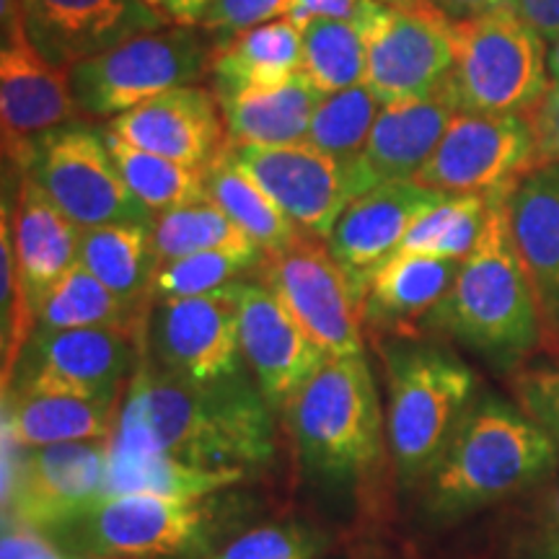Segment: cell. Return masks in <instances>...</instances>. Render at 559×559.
Listing matches in <instances>:
<instances>
[{
    "instance_id": "obj_14",
    "label": "cell",
    "mask_w": 559,
    "mask_h": 559,
    "mask_svg": "<svg viewBox=\"0 0 559 559\" xmlns=\"http://www.w3.org/2000/svg\"><path fill=\"white\" fill-rule=\"evenodd\" d=\"M230 151L283 213L304 234L321 241L330 239L334 223L349 202L370 190L358 164H345L309 143L280 148L243 145Z\"/></svg>"
},
{
    "instance_id": "obj_13",
    "label": "cell",
    "mask_w": 559,
    "mask_h": 559,
    "mask_svg": "<svg viewBox=\"0 0 559 559\" xmlns=\"http://www.w3.org/2000/svg\"><path fill=\"white\" fill-rule=\"evenodd\" d=\"M368 37L366 86L381 104L440 88L456 62L453 24L419 5L376 3L360 19Z\"/></svg>"
},
{
    "instance_id": "obj_40",
    "label": "cell",
    "mask_w": 559,
    "mask_h": 559,
    "mask_svg": "<svg viewBox=\"0 0 559 559\" xmlns=\"http://www.w3.org/2000/svg\"><path fill=\"white\" fill-rule=\"evenodd\" d=\"M296 0H213L198 29L213 39L215 47L226 45L239 34L270 24V21L288 19Z\"/></svg>"
},
{
    "instance_id": "obj_39",
    "label": "cell",
    "mask_w": 559,
    "mask_h": 559,
    "mask_svg": "<svg viewBox=\"0 0 559 559\" xmlns=\"http://www.w3.org/2000/svg\"><path fill=\"white\" fill-rule=\"evenodd\" d=\"M321 536L304 523H262L223 544L207 559H311Z\"/></svg>"
},
{
    "instance_id": "obj_47",
    "label": "cell",
    "mask_w": 559,
    "mask_h": 559,
    "mask_svg": "<svg viewBox=\"0 0 559 559\" xmlns=\"http://www.w3.org/2000/svg\"><path fill=\"white\" fill-rule=\"evenodd\" d=\"M536 515H539V523L547 531V539H559V474L544 485Z\"/></svg>"
},
{
    "instance_id": "obj_48",
    "label": "cell",
    "mask_w": 559,
    "mask_h": 559,
    "mask_svg": "<svg viewBox=\"0 0 559 559\" xmlns=\"http://www.w3.org/2000/svg\"><path fill=\"white\" fill-rule=\"evenodd\" d=\"M523 559H559V539H547L539 549Z\"/></svg>"
},
{
    "instance_id": "obj_38",
    "label": "cell",
    "mask_w": 559,
    "mask_h": 559,
    "mask_svg": "<svg viewBox=\"0 0 559 559\" xmlns=\"http://www.w3.org/2000/svg\"><path fill=\"white\" fill-rule=\"evenodd\" d=\"M262 249H213L166 262L153 277V300L190 298L215 293L243 280L247 272L262 267Z\"/></svg>"
},
{
    "instance_id": "obj_20",
    "label": "cell",
    "mask_w": 559,
    "mask_h": 559,
    "mask_svg": "<svg viewBox=\"0 0 559 559\" xmlns=\"http://www.w3.org/2000/svg\"><path fill=\"white\" fill-rule=\"evenodd\" d=\"M21 19L32 45L66 70L166 26L145 0H21Z\"/></svg>"
},
{
    "instance_id": "obj_23",
    "label": "cell",
    "mask_w": 559,
    "mask_h": 559,
    "mask_svg": "<svg viewBox=\"0 0 559 559\" xmlns=\"http://www.w3.org/2000/svg\"><path fill=\"white\" fill-rule=\"evenodd\" d=\"M508 221L539 300L544 334L559 345V164H542L515 181Z\"/></svg>"
},
{
    "instance_id": "obj_7",
    "label": "cell",
    "mask_w": 559,
    "mask_h": 559,
    "mask_svg": "<svg viewBox=\"0 0 559 559\" xmlns=\"http://www.w3.org/2000/svg\"><path fill=\"white\" fill-rule=\"evenodd\" d=\"M453 41L445 83L459 111L528 117L551 86L547 41L506 9L453 24Z\"/></svg>"
},
{
    "instance_id": "obj_21",
    "label": "cell",
    "mask_w": 559,
    "mask_h": 559,
    "mask_svg": "<svg viewBox=\"0 0 559 559\" xmlns=\"http://www.w3.org/2000/svg\"><path fill=\"white\" fill-rule=\"evenodd\" d=\"M107 130L135 148L198 169H205L226 148V120L218 96L198 83L171 88L122 111L109 120Z\"/></svg>"
},
{
    "instance_id": "obj_27",
    "label": "cell",
    "mask_w": 559,
    "mask_h": 559,
    "mask_svg": "<svg viewBox=\"0 0 559 559\" xmlns=\"http://www.w3.org/2000/svg\"><path fill=\"white\" fill-rule=\"evenodd\" d=\"M115 415L117 404L109 402L26 389L3 394V432L24 449L109 440L117 423Z\"/></svg>"
},
{
    "instance_id": "obj_16",
    "label": "cell",
    "mask_w": 559,
    "mask_h": 559,
    "mask_svg": "<svg viewBox=\"0 0 559 559\" xmlns=\"http://www.w3.org/2000/svg\"><path fill=\"white\" fill-rule=\"evenodd\" d=\"M140 347H143V332H34L11 389L117 404V394H120L124 379L135 373L132 362H135Z\"/></svg>"
},
{
    "instance_id": "obj_49",
    "label": "cell",
    "mask_w": 559,
    "mask_h": 559,
    "mask_svg": "<svg viewBox=\"0 0 559 559\" xmlns=\"http://www.w3.org/2000/svg\"><path fill=\"white\" fill-rule=\"evenodd\" d=\"M549 79L551 83H559V37L549 45Z\"/></svg>"
},
{
    "instance_id": "obj_15",
    "label": "cell",
    "mask_w": 559,
    "mask_h": 559,
    "mask_svg": "<svg viewBox=\"0 0 559 559\" xmlns=\"http://www.w3.org/2000/svg\"><path fill=\"white\" fill-rule=\"evenodd\" d=\"M81 111L70 88V70L52 66L26 37L21 9L3 21L0 52V122L3 158L13 171L29 166L34 143L45 132L73 124Z\"/></svg>"
},
{
    "instance_id": "obj_22",
    "label": "cell",
    "mask_w": 559,
    "mask_h": 559,
    "mask_svg": "<svg viewBox=\"0 0 559 559\" xmlns=\"http://www.w3.org/2000/svg\"><path fill=\"white\" fill-rule=\"evenodd\" d=\"M13 251L26 317L37 332L39 309L62 275L79 262L81 226L55 205L29 171H19V190L11 207Z\"/></svg>"
},
{
    "instance_id": "obj_19",
    "label": "cell",
    "mask_w": 559,
    "mask_h": 559,
    "mask_svg": "<svg viewBox=\"0 0 559 559\" xmlns=\"http://www.w3.org/2000/svg\"><path fill=\"white\" fill-rule=\"evenodd\" d=\"M445 194L449 192L428 190L415 179H400L381 181L349 202L334 223L326 247L345 270L358 304L373 272L396 257L412 223Z\"/></svg>"
},
{
    "instance_id": "obj_46",
    "label": "cell",
    "mask_w": 559,
    "mask_h": 559,
    "mask_svg": "<svg viewBox=\"0 0 559 559\" xmlns=\"http://www.w3.org/2000/svg\"><path fill=\"white\" fill-rule=\"evenodd\" d=\"M166 24L198 26L213 0H145Z\"/></svg>"
},
{
    "instance_id": "obj_18",
    "label": "cell",
    "mask_w": 559,
    "mask_h": 559,
    "mask_svg": "<svg viewBox=\"0 0 559 559\" xmlns=\"http://www.w3.org/2000/svg\"><path fill=\"white\" fill-rule=\"evenodd\" d=\"M239 342L247 370L272 412L288 407L304 383L330 360L275 293L251 280L239 283Z\"/></svg>"
},
{
    "instance_id": "obj_34",
    "label": "cell",
    "mask_w": 559,
    "mask_h": 559,
    "mask_svg": "<svg viewBox=\"0 0 559 559\" xmlns=\"http://www.w3.org/2000/svg\"><path fill=\"white\" fill-rule=\"evenodd\" d=\"M300 34H304L300 73L321 96L366 83L368 37L360 21L313 19Z\"/></svg>"
},
{
    "instance_id": "obj_35",
    "label": "cell",
    "mask_w": 559,
    "mask_h": 559,
    "mask_svg": "<svg viewBox=\"0 0 559 559\" xmlns=\"http://www.w3.org/2000/svg\"><path fill=\"white\" fill-rule=\"evenodd\" d=\"M151 230L158 267L200 251L260 249L210 198L164 210L153 218Z\"/></svg>"
},
{
    "instance_id": "obj_31",
    "label": "cell",
    "mask_w": 559,
    "mask_h": 559,
    "mask_svg": "<svg viewBox=\"0 0 559 559\" xmlns=\"http://www.w3.org/2000/svg\"><path fill=\"white\" fill-rule=\"evenodd\" d=\"M207 198L239 226L264 254L290 247L304 230L293 223L283 207L257 185V179L239 166L226 143L218 156L205 166Z\"/></svg>"
},
{
    "instance_id": "obj_28",
    "label": "cell",
    "mask_w": 559,
    "mask_h": 559,
    "mask_svg": "<svg viewBox=\"0 0 559 559\" xmlns=\"http://www.w3.org/2000/svg\"><path fill=\"white\" fill-rule=\"evenodd\" d=\"M304 62V34L290 19H277L239 34L226 45L215 47L213 91L230 96L239 91L277 86L300 73Z\"/></svg>"
},
{
    "instance_id": "obj_32",
    "label": "cell",
    "mask_w": 559,
    "mask_h": 559,
    "mask_svg": "<svg viewBox=\"0 0 559 559\" xmlns=\"http://www.w3.org/2000/svg\"><path fill=\"white\" fill-rule=\"evenodd\" d=\"M143 313L145 309L115 296L81 262H75L41 304L37 332L122 330L140 334L145 330Z\"/></svg>"
},
{
    "instance_id": "obj_9",
    "label": "cell",
    "mask_w": 559,
    "mask_h": 559,
    "mask_svg": "<svg viewBox=\"0 0 559 559\" xmlns=\"http://www.w3.org/2000/svg\"><path fill=\"white\" fill-rule=\"evenodd\" d=\"M29 171L50 200L75 226L94 228L109 223L153 226V215L128 190L104 132L88 124H66L45 132L32 148Z\"/></svg>"
},
{
    "instance_id": "obj_12",
    "label": "cell",
    "mask_w": 559,
    "mask_h": 559,
    "mask_svg": "<svg viewBox=\"0 0 559 559\" xmlns=\"http://www.w3.org/2000/svg\"><path fill=\"white\" fill-rule=\"evenodd\" d=\"M531 169L536 151L528 117L456 111L415 181L449 194H489L513 187Z\"/></svg>"
},
{
    "instance_id": "obj_44",
    "label": "cell",
    "mask_w": 559,
    "mask_h": 559,
    "mask_svg": "<svg viewBox=\"0 0 559 559\" xmlns=\"http://www.w3.org/2000/svg\"><path fill=\"white\" fill-rule=\"evenodd\" d=\"M502 9L521 19L549 45L559 37V0H506Z\"/></svg>"
},
{
    "instance_id": "obj_6",
    "label": "cell",
    "mask_w": 559,
    "mask_h": 559,
    "mask_svg": "<svg viewBox=\"0 0 559 559\" xmlns=\"http://www.w3.org/2000/svg\"><path fill=\"white\" fill-rule=\"evenodd\" d=\"M223 492L205 498L117 495L55 534L75 539L83 555L99 559L210 557L223 528L236 521L234 500Z\"/></svg>"
},
{
    "instance_id": "obj_42",
    "label": "cell",
    "mask_w": 559,
    "mask_h": 559,
    "mask_svg": "<svg viewBox=\"0 0 559 559\" xmlns=\"http://www.w3.org/2000/svg\"><path fill=\"white\" fill-rule=\"evenodd\" d=\"M534 132L536 166L559 164V83H551L536 109L528 115Z\"/></svg>"
},
{
    "instance_id": "obj_45",
    "label": "cell",
    "mask_w": 559,
    "mask_h": 559,
    "mask_svg": "<svg viewBox=\"0 0 559 559\" xmlns=\"http://www.w3.org/2000/svg\"><path fill=\"white\" fill-rule=\"evenodd\" d=\"M412 3L436 13L449 24H464V21H474L502 9L506 0H412Z\"/></svg>"
},
{
    "instance_id": "obj_3",
    "label": "cell",
    "mask_w": 559,
    "mask_h": 559,
    "mask_svg": "<svg viewBox=\"0 0 559 559\" xmlns=\"http://www.w3.org/2000/svg\"><path fill=\"white\" fill-rule=\"evenodd\" d=\"M510 190L487 194L477 247L461 260L451 290L425 321L498 368L521 366L544 337L539 300L510 234Z\"/></svg>"
},
{
    "instance_id": "obj_5",
    "label": "cell",
    "mask_w": 559,
    "mask_h": 559,
    "mask_svg": "<svg viewBox=\"0 0 559 559\" xmlns=\"http://www.w3.org/2000/svg\"><path fill=\"white\" fill-rule=\"evenodd\" d=\"M285 417L306 472L326 485H355L381 464L386 415L366 355L326 360Z\"/></svg>"
},
{
    "instance_id": "obj_2",
    "label": "cell",
    "mask_w": 559,
    "mask_h": 559,
    "mask_svg": "<svg viewBox=\"0 0 559 559\" xmlns=\"http://www.w3.org/2000/svg\"><path fill=\"white\" fill-rule=\"evenodd\" d=\"M559 469V443L519 404L477 394L428 477L423 513L453 523L531 487L547 485Z\"/></svg>"
},
{
    "instance_id": "obj_36",
    "label": "cell",
    "mask_w": 559,
    "mask_h": 559,
    "mask_svg": "<svg viewBox=\"0 0 559 559\" xmlns=\"http://www.w3.org/2000/svg\"><path fill=\"white\" fill-rule=\"evenodd\" d=\"M487 207V194H445L412 223L396 254H428L456 262L466 260L485 228Z\"/></svg>"
},
{
    "instance_id": "obj_17",
    "label": "cell",
    "mask_w": 559,
    "mask_h": 559,
    "mask_svg": "<svg viewBox=\"0 0 559 559\" xmlns=\"http://www.w3.org/2000/svg\"><path fill=\"white\" fill-rule=\"evenodd\" d=\"M107 498V440L24 449L3 521L60 531Z\"/></svg>"
},
{
    "instance_id": "obj_41",
    "label": "cell",
    "mask_w": 559,
    "mask_h": 559,
    "mask_svg": "<svg viewBox=\"0 0 559 559\" xmlns=\"http://www.w3.org/2000/svg\"><path fill=\"white\" fill-rule=\"evenodd\" d=\"M515 404L559 443V366L521 370L513 379Z\"/></svg>"
},
{
    "instance_id": "obj_8",
    "label": "cell",
    "mask_w": 559,
    "mask_h": 559,
    "mask_svg": "<svg viewBox=\"0 0 559 559\" xmlns=\"http://www.w3.org/2000/svg\"><path fill=\"white\" fill-rule=\"evenodd\" d=\"M213 39L198 26H160L70 68V88L88 120H115L138 104L205 79Z\"/></svg>"
},
{
    "instance_id": "obj_25",
    "label": "cell",
    "mask_w": 559,
    "mask_h": 559,
    "mask_svg": "<svg viewBox=\"0 0 559 559\" xmlns=\"http://www.w3.org/2000/svg\"><path fill=\"white\" fill-rule=\"evenodd\" d=\"M456 260L428 254H396L373 272L362 290L360 321L376 332L407 337L423 326L451 290L459 272Z\"/></svg>"
},
{
    "instance_id": "obj_4",
    "label": "cell",
    "mask_w": 559,
    "mask_h": 559,
    "mask_svg": "<svg viewBox=\"0 0 559 559\" xmlns=\"http://www.w3.org/2000/svg\"><path fill=\"white\" fill-rule=\"evenodd\" d=\"M386 368V445L404 489L419 487L477 400V376L451 349L409 337L379 345Z\"/></svg>"
},
{
    "instance_id": "obj_30",
    "label": "cell",
    "mask_w": 559,
    "mask_h": 559,
    "mask_svg": "<svg viewBox=\"0 0 559 559\" xmlns=\"http://www.w3.org/2000/svg\"><path fill=\"white\" fill-rule=\"evenodd\" d=\"M79 262L99 283L132 306H153V277L158 262L151 226L109 223L81 228Z\"/></svg>"
},
{
    "instance_id": "obj_37",
    "label": "cell",
    "mask_w": 559,
    "mask_h": 559,
    "mask_svg": "<svg viewBox=\"0 0 559 559\" xmlns=\"http://www.w3.org/2000/svg\"><path fill=\"white\" fill-rule=\"evenodd\" d=\"M381 107L379 96L366 83L321 96L306 143L345 164H358Z\"/></svg>"
},
{
    "instance_id": "obj_1",
    "label": "cell",
    "mask_w": 559,
    "mask_h": 559,
    "mask_svg": "<svg viewBox=\"0 0 559 559\" xmlns=\"http://www.w3.org/2000/svg\"><path fill=\"white\" fill-rule=\"evenodd\" d=\"M109 443L169 453L205 469L251 472L275 456V425L247 373L194 386L140 358Z\"/></svg>"
},
{
    "instance_id": "obj_24",
    "label": "cell",
    "mask_w": 559,
    "mask_h": 559,
    "mask_svg": "<svg viewBox=\"0 0 559 559\" xmlns=\"http://www.w3.org/2000/svg\"><path fill=\"white\" fill-rule=\"evenodd\" d=\"M456 111L449 83L415 99L383 104L358 158V169L368 187L415 179L436 153Z\"/></svg>"
},
{
    "instance_id": "obj_29",
    "label": "cell",
    "mask_w": 559,
    "mask_h": 559,
    "mask_svg": "<svg viewBox=\"0 0 559 559\" xmlns=\"http://www.w3.org/2000/svg\"><path fill=\"white\" fill-rule=\"evenodd\" d=\"M249 472L205 469L160 451L124 449L107 440V498L158 495V498H205L239 485Z\"/></svg>"
},
{
    "instance_id": "obj_33",
    "label": "cell",
    "mask_w": 559,
    "mask_h": 559,
    "mask_svg": "<svg viewBox=\"0 0 559 559\" xmlns=\"http://www.w3.org/2000/svg\"><path fill=\"white\" fill-rule=\"evenodd\" d=\"M104 143L115 158L128 190L156 218L164 210L187 205L207 198L205 169L179 164V160L156 156L135 145L124 143L115 132L104 128Z\"/></svg>"
},
{
    "instance_id": "obj_43",
    "label": "cell",
    "mask_w": 559,
    "mask_h": 559,
    "mask_svg": "<svg viewBox=\"0 0 559 559\" xmlns=\"http://www.w3.org/2000/svg\"><path fill=\"white\" fill-rule=\"evenodd\" d=\"M0 559H66L50 542L45 531L24 526L19 521H3V542Z\"/></svg>"
},
{
    "instance_id": "obj_11",
    "label": "cell",
    "mask_w": 559,
    "mask_h": 559,
    "mask_svg": "<svg viewBox=\"0 0 559 559\" xmlns=\"http://www.w3.org/2000/svg\"><path fill=\"white\" fill-rule=\"evenodd\" d=\"M262 275L326 358H360L358 300L326 241L300 234L290 247L264 254Z\"/></svg>"
},
{
    "instance_id": "obj_26",
    "label": "cell",
    "mask_w": 559,
    "mask_h": 559,
    "mask_svg": "<svg viewBox=\"0 0 559 559\" xmlns=\"http://www.w3.org/2000/svg\"><path fill=\"white\" fill-rule=\"evenodd\" d=\"M218 102L230 148H280L306 143L321 94L304 73H296L277 86L239 91Z\"/></svg>"
},
{
    "instance_id": "obj_10",
    "label": "cell",
    "mask_w": 559,
    "mask_h": 559,
    "mask_svg": "<svg viewBox=\"0 0 559 559\" xmlns=\"http://www.w3.org/2000/svg\"><path fill=\"white\" fill-rule=\"evenodd\" d=\"M239 283L205 296L153 300L145 324L153 366L194 386L247 373L239 342Z\"/></svg>"
}]
</instances>
